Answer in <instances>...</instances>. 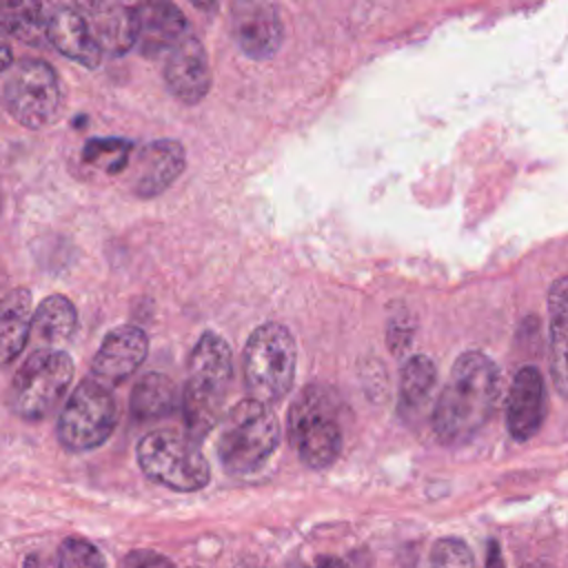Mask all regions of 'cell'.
I'll use <instances>...</instances> for the list:
<instances>
[{"mask_svg":"<svg viewBox=\"0 0 568 568\" xmlns=\"http://www.w3.org/2000/svg\"><path fill=\"white\" fill-rule=\"evenodd\" d=\"M499 402V368L479 351L462 353L437 395L433 433L442 444H462L481 430Z\"/></svg>","mask_w":568,"mask_h":568,"instance_id":"obj_1","label":"cell"},{"mask_svg":"<svg viewBox=\"0 0 568 568\" xmlns=\"http://www.w3.org/2000/svg\"><path fill=\"white\" fill-rule=\"evenodd\" d=\"M233 375V355L217 333H202L189 357V379L182 390L184 430L202 442L220 422Z\"/></svg>","mask_w":568,"mask_h":568,"instance_id":"obj_2","label":"cell"},{"mask_svg":"<svg viewBox=\"0 0 568 568\" xmlns=\"http://www.w3.org/2000/svg\"><path fill=\"white\" fill-rule=\"evenodd\" d=\"M280 442V424L268 404L253 397L237 402L222 417L215 442L217 459L231 475L257 473Z\"/></svg>","mask_w":568,"mask_h":568,"instance_id":"obj_3","label":"cell"},{"mask_svg":"<svg viewBox=\"0 0 568 568\" xmlns=\"http://www.w3.org/2000/svg\"><path fill=\"white\" fill-rule=\"evenodd\" d=\"M295 339L284 324H260L246 339L242 373L248 397L262 404L282 402L295 379Z\"/></svg>","mask_w":568,"mask_h":568,"instance_id":"obj_4","label":"cell"},{"mask_svg":"<svg viewBox=\"0 0 568 568\" xmlns=\"http://www.w3.org/2000/svg\"><path fill=\"white\" fill-rule=\"evenodd\" d=\"M138 464L151 481L178 493L200 490L211 479L209 462L200 450V442L186 430H149L138 442Z\"/></svg>","mask_w":568,"mask_h":568,"instance_id":"obj_5","label":"cell"},{"mask_svg":"<svg viewBox=\"0 0 568 568\" xmlns=\"http://www.w3.org/2000/svg\"><path fill=\"white\" fill-rule=\"evenodd\" d=\"M288 439L308 468H328L342 453V426L328 388L311 384L288 408Z\"/></svg>","mask_w":568,"mask_h":568,"instance_id":"obj_6","label":"cell"},{"mask_svg":"<svg viewBox=\"0 0 568 568\" xmlns=\"http://www.w3.org/2000/svg\"><path fill=\"white\" fill-rule=\"evenodd\" d=\"M73 379V359L62 348H36L16 371L11 408L27 422L44 419Z\"/></svg>","mask_w":568,"mask_h":568,"instance_id":"obj_7","label":"cell"},{"mask_svg":"<svg viewBox=\"0 0 568 568\" xmlns=\"http://www.w3.org/2000/svg\"><path fill=\"white\" fill-rule=\"evenodd\" d=\"M118 422V404L102 379H82L58 417V439L64 448L84 453L102 446Z\"/></svg>","mask_w":568,"mask_h":568,"instance_id":"obj_8","label":"cell"},{"mask_svg":"<svg viewBox=\"0 0 568 568\" xmlns=\"http://www.w3.org/2000/svg\"><path fill=\"white\" fill-rule=\"evenodd\" d=\"M4 104L16 122L27 129L51 126L64 104L58 73L42 60H20L4 82Z\"/></svg>","mask_w":568,"mask_h":568,"instance_id":"obj_9","label":"cell"},{"mask_svg":"<svg viewBox=\"0 0 568 568\" xmlns=\"http://www.w3.org/2000/svg\"><path fill=\"white\" fill-rule=\"evenodd\" d=\"M231 36L246 58L268 60L280 51L284 29L268 0H233Z\"/></svg>","mask_w":568,"mask_h":568,"instance_id":"obj_10","label":"cell"},{"mask_svg":"<svg viewBox=\"0 0 568 568\" xmlns=\"http://www.w3.org/2000/svg\"><path fill=\"white\" fill-rule=\"evenodd\" d=\"M548 415V390L537 366H521L508 388L506 428L515 442L532 439Z\"/></svg>","mask_w":568,"mask_h":568,"instance_id":"obj_11","label":"cell"},{"mask_svg":"<svg viewBox=\"0 0 568 568\" xmlns=\"http://www.w3.org/2000/svg\"><path fill=\"white\" fill-rule=\"evenodd\" d=\"M164 84L169 93L182 104H197L211 89V67L204 44L189 33L164 58Z\"/></svg>","mask_w":568,"mask_h":568,"instance_id":"obj_12","label":"cell"},{"mask_svg":"<svg viewBox=\"0 0 568 568\" xmlns=\"http://www.w3.org/2000/svg\"><path fill=\"white\" fill-rule=\"evenodd\" d=\"M189 33H191V27L184 13L171 0L138 2L135 49L144 58H164Z\"/></svg>","mask_w":568,"mask_h":568,"instance_id":"obj_13","label":"cell"},{"mask_svg":"<svg viewBox=\"0 0 568 568\" xmlns=\"http://www.w3.org/2000/svg\"><path fill=\"white\" fill-rule=\"evenodd\" d=\"M146 351H149L146 333L140 326L124 324V326L111 328L104 335L91 368L98 379L109 384H120L140 368V364L146 357Z\"/></svg>","mask_w":568,"mask_h":568,"instance_id":"obj_14","label":"cell"},{"mask_svg":"<svg viewBox=\"0 0 568 568\" xmlns=\"http://www.w3.org/2000/svg\"><path fill=\"white\" fill-rule=\"evenodd\" d=\"M186 153L175 140L149 142L138 155L133 191L138 197H158L184 171Z\"/></svg>","mask_w":568,"mask_h":568,"instance_id":"obj_15","label":"cell"},{"mask_svg":"<svg viewBox=\"0 0 568 568\" xmlns=\"http://www.w3.org/2000/svg\"><path fill=\"white\" fill-rule=\"evenodd\" d=\"M47 40L53 49H58L62 55L69 60H75L89 69L100 64L102 58V47L93 33L91 20H87L80 11L71 7H55Z\"/></svg>","mask_w":568,"mask_h":568,"instance_id":"obj_16","label":"cell"},{"mask_svg":"<svg viewBox=\"0 0 568 568\" xmlns=\"http://www.w3.org/2000/svg\"><path fill=\"white\" fill-rule=\"evenodd\" d=\"M548 357L552 386L568 399V275L548 288Z\"/></svg>","mask_w":568,"mask_h":568,"instance_id":"obj_17","label":"cell"},{"mask_svg":"<svg viewBox=\"0 0 568 568\" xmlns=\"http://www.w3.org/2000/svg\"><path fill=\"white\" fill-rule=\"evenodd\" d=\"M138 2L140 0H109L104 7L91 13V27L102 51L124 55L131 47H135Z\"/></svg>","mask_w":568,"mask_h":568,"instance_id":"obj_18","label":"cell"},{"mask_svg":"<svg viewBox=\"0 0 568 568\" xmlns=\"http://www.w3.org/2000/svg\"><path fill=\"white\" fill-rule=\"evenodd\" d=\"M78 326V313L69 297L49 295L44 297L31 317V335L36 348H58L67 344Z\"/></svg>","mask_w":568,"mask_h":568,"instance_id":"obj_19","label":"cell"},{"mask_svg":"<svg viewBox=\"0 0 568 568\" xmlns=\"http://www.w3.org/2000/svg\"><path fill=\"white\" fill-rule=\"evenodd\" d=\"M55 7L51 0H0V29L18 40L42 47Z\"/></svg>","mask_w":568,"mask_h":568,"instance_id":"obj_20","label":"cell"},{"mask_svg":"<svg viewBox=\"0 0 568 568\" xmlns=\"http://www.w3.org/2000/svg\"><path fill=\"white\" fill-rule=\"evenodd\" d=\"M31 293L13 288L0 300V364H11L31 335Z\"/></svg>","mask_w":568,"mask_h":568,"instance_id":"obj_21","label":"cell"},{"mask_svg":"<svg viewBox=\"0 0 568 568\" xmlns=\"http://www.w3.org/2000/svg\"><path fill=\"white\" fill-rule=\"evenodd\" d=\"M437 386V366L426 355H410L399 371L397 410L404 419L415 417L430 399Z\"/></svg>","mask_w":568,"mask_h":568,"instance_id":"obj_22","label":"cell"},{"mask_svg":"<svg viewBox=\"0 0 568 568\" xmlns=\"http://www.w3.org/2000/svg\"><path fill=\"white\" fill-rule=\"evenodd\" d=\"M178 404V390L171 377L162 373H146L131 390V415L138 422L160 419Z\"/></svg>","mask_w":568,"mask_h":568,"instance_id":"obj_23","label":"cell"},{"mask_svg":"<svg viewBox=\"0 0 568 568\" xmlns=\"http://www.w3.org/2000/svg\"><path fill=\"white\" fill-rule=\"evenodd\" d=\"M133 144L122 138H91L84 149L82 158L84 162L102 169L109 175H118L126 169L131 158Z\"/></svg>","mask_w":568,"mask_h":568,"instance_id":"obj_24","label":"cell"},{"mask_svg":"<svg viewBox=\"0 0 568 568\" xmlns=\"http://www.w3.org/2000/svg\"><path fill=\"white\" fill-rule=\"evenodd\" d=\"M430 568H477L470 546L459 537H442L430 548Z\"/></svg>","mask_w":568,"mask_h":568,"instance_id":"obj_25","label":"cell"},{"mask_svg":"<svg viewBox=\"0 0 568 568\" xmlns=\"http://www.w3.org/2000/svg\"><path fill=\"white\" fill-rule=\"evenodd\" d=\"M62 568H106L102 552L80 537H69L60 546Z\"/></svg>","mask_w":568,"mask_h":568,"instance_id":"obj_26","label":"cell"},{"mask_svg":"<svg viewBox=\"0 0 568 568\" xmlns=\"http://www.w3.org/2000/svg\"><path fill=\"white\" fill-rule=\"evenodd\" d=\"M413 333H415V324H413V320H410L408 313H402V315L390 317L388 331H386L388 348H390L395 355H402V353L410 346Z\"/></svg>","mask_w":568,"mask_h":568,"instance_id":"obj_27","label":"cell"},{"mask_svg":"<svg viewBox=\"0 0 568 568\" xmlns=\"http://www.w3.org/2000/svg\"><path fill=\"white\" fill-rule=\"evenodd\" d=\"M124 568H173V564L162 552L142 548L126 555Z\"/></svg>","mask_w":568,"mask_h":568,"instance_id":"obj_28","label":"cell"},{"mask_svg":"<svg viewBox=\"0 0 568 568\" xmlns=\"http://www.w3.org/2000/svg\"><path fill=\"white\" fill-rule=\"evenodd\" d=\"M22 568H62V561L51 550L40 548V550H33L24 557Z\"/></svg>","mask_w":568,"mask_h":568,"instance_id":"obj_29","label":"cell"},{"mask_svg":"<svg viewBox=\"0 0 568 568\" xmlns=\"http://www.w3.org/2000/svg\"><path fill=\"white\" fill-rule=\"evenodd\" d=\"M11 64H13V51H11V42L7 40L4 31L0 29V73H2V71H7V69H11Z\"/></svg>","mask_w":568,"mask_h":568,"instance_id":"obj_30","label":"cell"},{"mask_svg":"<svg viewBox=\"0 0 568 568\" xmlns=\"http://www.w3.org/2000/svg\"><path fill=\"white\" fill-rule=\"evenodd\" d=\"M486 568H504V557H501V548L495 539L488 541L486 548Z\"/></svg>","mask_w":568,"mask_h":568,"instance_id":"obj_31","label":"cell"},{"mask_svg":"<svg viewBox=\"0 0 568 568\" xmlns=\"http://www.w3.org/2000/svg\"><path fill=\"white\" fill-rule=\"evenodd\" d=\"M295 568H348L342 559H337V557H328V555H322L313 566H295Z\"/></svg>","mask_w":568,"mask_h":568,"instance_id":"obj_32","label":"cell"},{"mask_svg":"<svg viewBox=\"0 0 568 568\" xmlns=\"http://www.w3.org/2000/svg\"><path fill=\"white\" fill-rule=\"evenodd\" d=\"M82 11H87V13H93V11H98L100 7H104L109 0H73Z\"/></svg>","mask_w":568,"mask_h":568,"instance_id":"obj_33","label":"cell"},{"mask_svg":"<svg viewBox=\"0 0 568 568\" xmlns=\"http://www.w3.org/2000/svg\"><path fill=\"white\" fill-rule=\"evenodd\" d=\"M189 2L200 11H215L217 7V0H189Z\"/></svg>","mask_w":568,"mask_h":568,"instance_id":"obj_34","label":"cell"},{"mask_svg":"<svg viewBox=\"0 0 568 568\" xmlns=\"http://www.w3.org/2000/svg\"><path fill=\"white\" fill-rule=\"evenodd\" d=\"M521 568H555V566L548 564V561H530V564H526Z\"/></svg>","mask_w":568,"mask_h":568,"instance_id":"obj_35","label":"cell"},{"mask_svg":"<svg viewBox=\"0 0 568 568\" xmlns=\"http://www.w3.org/2000/svg\"><path fill=\"white\" fill-rule=\"evenodd\" d=\"M2 291H4V266H2V260H0V300L4 297Z\"/></svg>","mask_w":568,"mask_h":568,"instance_id":"obj_36","label":"cell"},{"mask_svg":"<svg viewBox=\"0 0 568 568\" xmlns=\"http://www.w3.org/2000/svg\"><path fill=\"white\" fill-rule=\"evenodd\" d=\"M240 568H255V566H240Z\"/></svg>","mask_w":568,"mask_h":568,"instance_id":"obj_37","label":"cell"}]
</instances>
